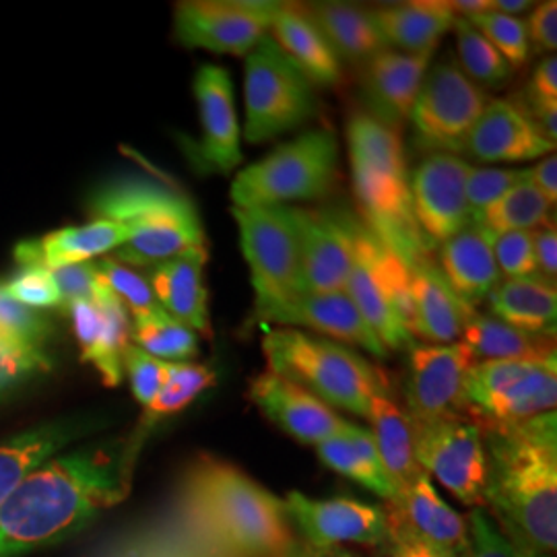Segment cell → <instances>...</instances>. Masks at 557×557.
<instances>
[{
    "instance_id": "1",
    "label": "cell",
    "mask_w": 557,
    "mask_h": 557,
    "mask_svg": "<svg viewBox=\"0 0 557 557\" xmlns=\"http://www.w3.org/2000/svg\"><path fill=\"white\" fill-rule=\"evenodd\" d=\"M140 436L50 458L0 504V557H23L83 531L128 496Z\"/></svg>"
},
{
    "instance_id": "2",
    "label": "cell",
    "mask_w": 557,
    "mask_h": 557,
    "mask_svg": "<svg viewBox=\"0 0 557 557\" xmlns=\"http://www.w3.org/2000/svg\"><path fill=\"white\" fill-rule=\"evenodd\" d=\"M556 411L479 428L487 455L485 499L499 531L529 554L556 556Z\"/></svg>"
},
{
    "instance_id": "3",
    "label": "cell",
    "mask_w": 557,
    "mask_h": 557,
    "mask_svg": "<svg viewBox=\"0 0 557 557\" xmlns=\"http://www.w3.org/2000/svg\"><path fill=\"white\" fill-rule=\"evenodd\" d=\"M176 504L236 557H285L296 543L283 502L221 458H195Z\"/></svg>"
},
{
    "instance_id": "4",
    "label": "cell",
    "mask_w": 557,
    "mask_h": 557,
    "mask_svg": "<svg viewBox=\"0 0 557 557\" xmlns=\"http://www.w3.org/2000/svg\"><path fill=\"white\" fill-rule=\"evenodd\" d=\"M354 193L366 227L407 267L432 259V244L413 215L409 172L397 128L368 112L347 124Z\"/></svg>"
},
{
    "instance_id": "5",
    "label": "cell",
    "mask_w": 557,
    "mask_h": 557,
    "mask_svg": "<svg viewBox=\"0 0 557 557\" xmlns=\"http://www.w3.org/2000/svg\"><path fill=\"white\" fill-rule=\"evenodd\" d=\"M89 211L96 220L128 230V239L114 250V260L124 267H156L207 246L195 202L156 180H112L94 195Z\"/></svg>"
},
{
    "instance_id": "6",
    "label": "cell",
    "mask_w": 557,
    "mask_h": 557,
    "mask_svg": "<svg viewBox=\"0 0 557 557\" xmlns=\"http://www.w3.org/2000/svg\"><path fill=\"white\" fill-rule=\"evenodd\" d=\"M271 372L296 382L329 407L368 418L372 397L388 382L368 359L331 338L296 329H275L262 338Z\"/></svg>"
},
{
    "instance_id": "7",
    "label": "cell",
    "mask_w": 557,
    "mask_h": 557,
    "mask_svg": "<svg viewBox=\"0 0 557 557\" xmlns=\"http://www.w3.org/2000/svg\"><path fill=\"white\" fill-rule=\"evenodd\" d=\"M338 172V143L331 131H310L242 170L232 184L234 207H287L331 193Z\"/></svg>"
},
{
    "instance_id": "8",
    "label": "cell",
    "mask_w": 557,
    "mask_h": 557,
    "mask_svg": "<svg viewBox=\"0 0 557 557\" xmlns=\"http://www.w3.org/2000/svg\"><path fill=\"white\" fill-rule=\"evenodd\" d=\"M345 294L388 351H411L416 338L409 267L356 221L354 267Z\"/></svg>"
},
{
    "instance_id": "9",
    "label": "cell",
    "mask_w": 557,
    "mask_h": 557,
    "mask_svg": "<svg viewBox=\"0 0 557 557\" xmlns=\"http://www.w3.org/2000/svg\"><path fill=\"white\" fill-rule=\"evenodd\" d=\"M467 418L478 428L512 425L556 411L557 356L483 359L465 384Z\"/></svg>"
},
{
    "instance_id": "10",
    "label": "cell",
    "mask_w": 557,
    "mask_h": 557,
    "mask_svg": "<svg viewBox=\"0 0 557 557\" xmlns=\"http://www.w3.org/2000/svg\"><path fill=\"white\" fill-rule=\"evenodd\" d=\"M250 267L255 317L301 294V227L296 207H234Z\"/></svg>"
},
{
    "instance_id": "11",
    "label": "cell",
    "mask_w": 557,
    "mask_h": 557,
    "mask_svg": "<svg viewBox=\"0 0 557 557\" xmlns=\"http://www.w3.org/2000/svg\"><path fill=\"white\" fill-rule=\"evenodd\" d=\"M244 108L248 143L277 139L317 114L314 85L269 36L246 57Z\"/></svg>"
},
{
    "instance_id": "12",
    "label": "cell",
    "mask_w": 557,
    "mask_h": 557,
    "mask_svg": "<svg viewBox=\"0 0 557 557\" xmlns=\"http://www.w3.org/2000/svg\"><path fill=\"white\" fill-rule=\"evenodd\" d=\"M490 96L469 79L455 57L430 64L411 119L419 145L430 153L462 156Z\"/></svg>"
},
{
    "instance_id": "13",
    "label": "cell",
    "mask_w": 557,
    "mask_h": 557,
    "mask_svg": "<svg viewBox=\"0 0 557 557\" xmlns=\"http://www.w3.org/2000/svg\"><path fill=\"white\" fill-rule=\"evenodd\" d=\"M411 423L419 467L438 479L458 502L483 504L487 455L478 425L465 416Z\"/></svg>"
},
{
    "instance_id": "14",
    "label": "cell",
    "mask_w": 557,
    "mask_h": 557,
    "mask_svg": "<svg viewBox=\"0 0 557 557\" xmlns=\"http://www.w3.org/2000/svg\"><path fill=\"white\" fill-rule=\"evenodd\" d=\"M278 2L186 0L174 11V34L186 48L248 57L269 36Z\"/></svg>"
},
{
    "instance_id": "15",
    "label": "cell",
    "mask_w": 557,
    "mask_h": 557,
    "mask_svg": "<svg viewBox=\"0 0 557 557\" xmlns=\"http://www.w3.org/2000/svg\"><path fill=\"white\" fill-rule=\"evenodd\" d=\"M478 358L465 343L416 345L409 351V370L405 380V411L411 421L465 416V384Z\"/></svg>"
},
{
    "instance_id": "16",
    "label": "cell",
    "mask_w": 557,
    "mask_h": 557,
    "mask_svg": "<svg viewBox=\"0 0 557 557\" xmlns=\"http://www.w3.org/2000/svg\"><path fill=\"white\" fill-rule=\"evenodd\" d=\"M473 165L450 153H428L409 174L413 215L428 242L444 244L471 225L467 178Z\"/></svg>"
},
{
    "instance_id": "17",
    "label": "cell",
    "mask_w": 557,
    "mask_h": 557,
    "mask_svg": "<svg viewBox=\"0 0 557 557\" xmlns=\"http://www.w3.org/2000/svg\"><path fill=\"white\" fill-rule=\"evenodd\" d=\"M283 508L301 541L314 547H341V543L384 547L391 535L386 510L359 499H312L292 492Z\"/></svg>"
},
{
    "instance_id": "18",
    "label": "cell",
    "mask_w": 557,
    "mask_h": 557,
    "mask_svg": "<svg viewBox=\"0 0 557 557\" xmlns=\"http://www.w3.org/2000/svg\"><path fill=\"white\" fill-rule=\"evenodd\" d=\"M301 294H341L354 267L356 220L331 211L298 209Z\"/></svg>"
},
{
    "instance_id": "19",
    "label": "cell",
    "mask_w": 557,
    "mask_h": 557,
    "mask_svg": "<svg viewBox=\"0 0 557 557\" xmlns=\"http://www.w3.org/2000/svg\"><path fill=\"white\" fill-rule=\"evenodd\" d=\"M248 397L264 418L271 419L285 434L301 444L319 446L326 440L341 436L349 423L319 397L271 370L250 382Z\"/></svg>"
},
{
    "instance_id": "20",
    "label": "cell",
    "mask_w": 557,
    "mask_h": 557,
    "mask_svg": "<svg viewBox=\"0 0 557 557\" xmlns=\"http://www.w3.org/2000/svg\"><path fill=\"white\" fill-rule=\"evenodd\" d=\"M259 322L310 329L324 337L356 345L374 358H388V349L361 317L358 306L345 292L341 294H299L257 317Z\"/></svg>"
},
{
    "instance_id": "21",
    "label": "cell",
    "mask_w": 557,
    "mask_h": 557,
    "mask_svg": "<svg viewBox=\"0 0 557 557\" xmlns=\"http://www.w3.org/2000/svg\"><path fill=\"white\" fill-rule=\"evenodd\" d=\"M64 308L73 322L81 359L100 372L106 386H119L124 379V351L131 345L126 308L106 287L96 301H71Z\"/></svg>"
},
{
    "instance_id": "22",
    "label": "cell",
    "mask_w": 557,
    "mask_h": 557,
    "mask_svg": "<svg viewBox=\"0 0 557 557\" xmlns=\"http://www.w3.org/2000/svg\"><path fill=\"white\" fill-rule=\"evenodd\" d=\"M94 557H236L178 504L108 541Z\"/></svg>"
},
{
    "instance_id": "23",
    "label": "cell",
    "mask_w": 557,
    "mask_h": 557,
    "mask_svg": "<svg viewBox=\"0 0 557 557\" xmlns=\"http://www.w3.org/2000/svg\"><path fill=\"white\" fill-rule=\"evenodd\" d=\"M195 98L202 126L200 163L207 170L227 174L242 161L238 112L230 73L218 64H202L195 77Z\"/></svg>"
},
{
    "instance_id": "24",
    "label": "cell",
    "mask_w": 557,
    "mask_h": 557,
    "mask_svg": "<svg viewBox=\"0 0 557 557\" xmlns=\"http://www.w3.org/2000/svg\"><path fill=\"white\" fill-rule=\"evenodd\" d=\"M556 147L517 100H490L465 143V153L483 163H518L552 156Z\"/></svg>"
},
{
    "instance_id": "25",
    "label": "cell",
    "mask_w": 557,
    "mask_h": 557,
    "mask_svg": "<svg viewBox=\"0 0 557 557\" xmlns=\"http://www.w3.org/2000/svg\"><path fill=\"white\" fill-rule=\"evenodd\" d=\"M434 54L382 50L363 64V91L374 119L397 128L411 119Z\"/></svg>"
},
{
    "instance_id": "26",
    "label": "cell",
    "mask_w": 557,
    "mask_h": 557,
    "mask_svg": "<svg viewBox=\"0 0 557 557\" xmlns=\"http://www.w3.org/2000/svg\"><path fill=\"white\" fill-rule=\"evenodd\" d=\"M384 510L386 517L397 520L413 535L442 552L455 557L467 554L469 520L440 498L428 473H421L405 490H400L395 502H391Z\"/></svg>"
},
{
    "instance_id": "27",
    "label": "cell",
    "mask_w": 557,
    "mask_h": 557,
    "mask_svg": "<svg viewBox=\"0 0 557 557\" xmlns=\"http://www.w3.org/2000/svg\"><path fill=\"white\" fill-rule=\"evenodd\" d=\"M409 275L413 338H423L430 345H450L460 341L465 324L478 310L457 298L434 260L423 259L411 264Z\"/></svg>"
},
{
    "instance_id": "28",
    "label": "cell",
    "mask_w": 557,
    "mask_h": 557,
    "mask_svg": "<svg viewBox=\"0 0 557 557\" xmlns=\"http://www.w3.org/2000/svg\"><path fill=\"white\" fill-rule=\"evenodd\" d=\"M207 246L186 250L151 267L149 285L161 308L195 333L211 337L209 294L205 287Z\"/></svg>"
},
{
    "instance_id": "29",
    "label": "cell",
    "mask_w": 557,
    "mask_h": 557,
    "mask_svg": "<svg viewBox=\"0 0 557 557\" xmlns=\"http://www.w3.org/2000/svg\"><path fill=\"white\" fill-rule=\"evenodd\" d=\"M128 230L120 223L94 220L79 227H64L38 239H25L15 246L21 267H41L59 271L114 252L128 239Z\"/></svg>"
},
{
    "instance_id": "30",
    "label": "cell",
    "mask_w": 557,
    "mask_h": 557,
    "mask_svg": "<svg viewBox=\"0 0 557 557\" xmlns=\"http://www.w3.org/2000/svg\"><path fill=\"white\" fill-rule=\"evenodd\" d=\"M269 38L292 60L312 85L335 87L343 81V66L304 4L278 2Z\"/></svg>"
},
{
    "instance_id": "31",
    "label": "cell",
    "mask_w": 557,
    "mask_h": 557,
    "mask_svg": "<svg viewBox=\"0 0 557 557\" xmlns=\"http://www.w3.org/2000/svg\"><path fill=\"white\" fill-rule=\"evenodd\" d=\"M438 269L450 289L475 308L499 283L492 236L475 223L440 244Z\"/></svg>"
},
{
    "instance_id": "32",
    "label": "cell",
    "mask_w": 557,
    "mask_h": 557,
    "mask_svg": "<svg viewBox=\"0 0 557 557\" xmlns=\"http://www.w3.org/2000/svg\"><path fill=\"white\" fill-rule=\"evenodd\" d=\"M386 48L403 54H434L440 40L455 29L457 15L446 0H413L372 11Z\"/></svg>"
},
{
    "instance_id": "33",
    "label": "cell",
    "mask_w": 557,
    "mask_h": 557,
    "mask_svg": "<svg viewBox=\"0 0 557 557\" xmlns=\"http://www.w3.org/2000/svg\"><path fill=\"white\" fill-rule=\"evenodd\" d=\"M89 419H62L44 423L0 446V504L32 471L48 462L71 440L94 430Z\"/></svg>"
},
{
    "instance_id": "34",
    "label": "cell",
    "mask_w": 557,
    "mask_h": 557,
    "mask_svg": "<svg viewBox=\"0 0 557 557\" xmlns=\"http://www.w3.org/2000/svg\"><path fill=\"white\" fill-rule=\"evenodd\" d=\"M308 17L317 23L338 60L366 64L386 48L372 11L349 2H312L304 4Z\"/></svg>"
},
{
    "instance_id": "35",
    "label": "cell",
    "mask_w": 557,
    "mask_h": 557,
    "mask_svg": "<svg viewBox=\"0 0 557 557\" xmlns=\"http://www.w3.org/2000/svg\"><path fill=\"white\" fill-rule=\"evenodd\" d=\"M366 419L372 425L370 434L374 436L384 469L388 478L393 479L398 494L413 479L425 473L416 458L411 418L393 398L391 388H386L372 397Z\"/></svg>"
},
{
    "instance_id": "36",
    "label": "cell",
    "mask_w": 557,
    "mask_h": 557,
    "mask_svg": "<svg viewBox=\"0 0 557 557\" xmlns=\"http://www.w3.org/2000/svg\"><path fill=\"white\" fill-rule=\"evenodd\" d=\"M490 317L533 335H556L557 289L533 275L506 278L487 296Z\"/></svg>"
},
{
    "instance_id": "37",
    "label": "cell",
    "mask_w": 557,
    "mask_h": 557,
    "mask_svg": "<svg viewBox=\"0 0 557 557\" xmlns=\"http://www.w3.org/2000/svg\"><path fill=\"white\" fill-rule=\"evenodd\" d=\"M319 458L333 471L358 481L388 504L397 498V487L388 478L380 458L374 436L356 423H347L341 436L326 440L317 446Z\"/></svg>"
},
{
    "instance_id": "38",
    "label": "cell",
    "mask_w": 557,
    "mask_h": 557,
    "mask_svg": "<svg viewBox=\"0 0 557 557\" xmlns=\"http://www.w3.org/2000/svg\"><path fill=\"white\" fill-rule=\"evenodd\" d=\"M460 343L479 359L556 358V335H533L475 312L465 324Z\"/></svg>"
},
{
    "instance_id": "39",
    "label": "cell",
    "mask_w": 557,
    "mask_h": 557,
    "mask_svg": "<svg viewBox=\"0 0 557 557\" xmlns=\"http://www.w3.org/2000/svg\"><path fill=\"white\" fill-rule=\"evenodd\" d=\"M552 211L554 207L549 200L529 180H524L496 202H492L473 223L483 227L490 236L508 232H535L554 223L549 220Z\"/></svg>"
},
{
    "instance_id": "40",
    "label": "cell",
    "mask_w": 557,
    "mask_h": 557,
    "mask_svg": "<svg viewBox=\"0 0 557 557\" xmlns=\"http://www.w3.org/2000/svg\"><path fill=\"white\" fill-rule=\"evenodd\" d=\"M131 338L153 358L182 363L199 356V337L184 322L168 314L161 306L151 312L133 317Z\"/></svg>"
},
{
    "instance_id": "41",
    "label": "cell",
    "mask_w": 557,
    "mask_h": 557,
    "mask_svg": "<svg viewBox=\"0 0 557 557\" xmlns=\"http://www.w3.org/2000/svg\"><path fill=\"white\" fill-rule=\"evenodd\" d=\"M215 382H218V372L209 366L190 363V361L170 363L168 380L161 386L158 397L145 407V416H143V423H140L137 434L145 438V432L153 423H158L161 418L174 416L182 409H186L195 398L199 397L200 393L211 388Z\"/></svg>"
},
{
    "instance_id": "42",
    "label": "cell",
    "mask_w": 557,
    "mask_h": 557,
    "mask_svg": "<svg viewBox=\"0 0 557 557\" xmlns=\"http://www.w3.org/2000/svg\"><path fill=\"white\" fill-rule=\"evenodd\" d=\"M458 66L483 91L498 89L512 79V69L498 50L467 20H457Z\"/></svg>"
},
{
    "instance_id": "43",
    "label": "cell",
    "mask_w": 557,
    "mask_h": 557,
    "mask_svg": "<svg viewBox=\"0 0 557 557\" xmlns=\"http://www.w3.org/2000/svg\"><path fill=\"white\" fill-rule=\"evenodd\" d=\"M467 21L498 50L502 59L506 60L508 66L512 69V73L529 64L531 41H529L524 21L510 17V15H502L496 11H487V13H481L475 17H469Z\"/></svg>"
},
{
    "instance_id": "44",
    "label": "cell",
    "mask_w": 557,
    "mask_h": 557,
    "mask_svg": "<svg viewBox=\"0 0 557 557\" xmlns=\"http://www.w3.org/2000/svg\"><path fill=\"white\" fill-rule=\"evenodd\" d=\"M96 277L101 285L119 299L120 304L131 312L133 317H139L145 312L156 310L160 304L153 296V289L149 285V278L143 277L137 271L120 264L114 259H101L94 262Z\"/></svg>"
},
{
    "instance_id": "45",
    "label": "cell",
    "mask_w": 557,
    "mask_h": 557,
    "mask_svg": "<svg viewBox=\"0 0 557 557\" xmlns=\"http://www.w3.org/2000/svg\"><path fill=\"white\" fill-rule=\"evenodd\" d=\"M524 180H529V170L471 168L467 178V205L471 221L478 220L492 202H496Z\"/></svg>"
},
{
    "instance_id": "46",
    "label": "cell",
    "mask_w": 557,
    "mask_h": 557,
    "mask_svg": "<svg viewBox=\"0 0 557 557\" xmlns=\"http://www.w3.org/2000/svg\"><path fill=\"white\" fill-rule=\"evenodd\" d=\"M50 335L48 320L11 298L0 283V338L41 349Z\"/></svg>"
},
{
    "instance_id": "47",
    "label": "cell",
    "mask_w": 557,
    "mask_h": 557,
    "mask_svg": "<svg viewBox=\"0 0 557 557\" xmlns=\"http://www.w3.org/2000/svg\"><path fill=\"white\" fill-rule=\"evenodd\" d=\"M50 370L44 349L0 338V397L15 391L25 380Z\"/></svg>"
},
{
    "instance_id": "48",
    "label": "cell",
    "mask_w": 557,
    "mask_h": 557,
    "mask_svg": "<svg viewBox=\"0 0 557 557\" xmlns=\"http://www.w3.org/2000/svg\"><path fill=\"white\" fill-rule=\"evenodd\" d=\"M122 363H124V374H128L131 380L133 395L140 405L147 407L153 398L158 397L161 386L165 384L172 361L153 358L137 345H128Z\"/></svg>"
},
{
    "instance_id": "49",
    "label": "cell",
    "mask_w": 557,
    "mask_h": 557,
    "mask_svg": "<svg viewBox=\"0 0 557 557\" xmlns=\"http://www.w3.org/2000/svg\"><path fill=\"white\" fill-rule=\"evenodd\" d=\"M492 248H494L499 275L506 278L537 275L533 232H508V234L492 236Z\"/></svg>"
},
{
    "instance_id": "50",
    "label": "cell",
    "mask_w": 557,
    "mask_h": 557,
    "mask_svg": "<svg viewBox=\"0 0 557 557\" xmlns=\"http://www.w3.org/2000/svg\"><path fill=\"white\" fill-rule=\"evenodd\" d=\"M469 520V547L465 557H529L499 531L485 508H475Z\"/></svg>"
},
{
    "instance_id": "51",
    "label": "cell",
    "mask_w": 557,
    "mask_h": 557,
    "mask_svg": "<svg viewBox=\"0 0 557 557\" xmlns=\"http://www.w3.org/2000/svg\"><path fill=\"white\" fill-rule=\"evenodd\" d=\"M4 289L27 308L62 306L52 273L41 267H21V271L4 283Z\"/></svg>"
},
{
    "instance_id": "52",
    "label": "cell",
    "mask_w": 557,
    "mask_h": 557,
    "mask_svg": "<svg viewBox=\"0 0 557 557\" xmlns=\"http://www.w3.org/2000/svg\"><path fill=\"white\" fill-rule=\"evenodd\" d=\"M59 289L62 306L71 301H96L103 292L100 278L96 277L94 262L71 264L59 271H50Z\"/></svg>"
},
{
    "instance_id": "53",
    "label": "cell",
    "mask_w": 557,
    "mask_h": 557,
    "mask_svg": "<svg viewBox=\"0 0 557 557\" xmlns=\"http://www.w3.org/2000/svg\"><path fill=\"white\" fill-rule=\"evenodd\" d=\"M524 108L533 110H547L557 108V59L545 57L539 62L533 79L524 89V100H518Z\"/></svg>"
},
{
    "instance_id": "54",
    "label": "cell",
    "mask_w": 557,
    "mask_h": 557,
    "mask_svg": "<svg viewBox=\"0 0 557 557\" xmlns=\"http://www.w3.org/2000/svg\"><path fill=\"white\" fill-rule=\"evenodd\" d=\"M531 46L541 54H552L557 48V2H541L533 9L529 21H524Z\"/></svg>"
},
{
    "instance_id": "55",
    "label": "cell",
    "mask_w": 557,
    "mask_h": 557,
    "mask_svg": "<svg viewBox=\"0 0 557 557\" xmlns=\"http://www.w3.org/2000/svg\"><path fill=\"white\" fill-rule=\"evenodd\" d=\"M388 527H391V535L384 545L388 557H455L425 543L423 539L413 535L407 527H403L393 518H388Z\"/></svg>"
},
{
    "instance_id": "56",
    "label": "cell",
    "mask_w": 557,
    "mask_h": 557,
    "mask_svg": "<svg viewBox=\"0 0 557 557\" xmlns=\"http://www.w3.org/2000/svg\"><path fill=\"white\" fill-rule=\"evenodd\" d=\"M533 248L537 259V275L556 285L557 277V232L556 223H549L533 232Z\"/></svg>"
},
{
    "instance_id": "57",
    "label": "cell",
    "mask_w": 557,
    "mask_h": 557,
    "mask_svg": "<svg viewBox=\"0 0 557 557\" xmlns=\"http://www.w3.org/2000/svg\"><path fill=\"white\" fill-rule=\"evenodd\" d=\"M529 182L537 188L539 193L556 207L557 200V158L545 156L533 170H529Z\"/></svg>"
},
{
    "instance_id": "58",
    "label": "cell",
    "mask_w": 557,
    "mask_h": 557,
    "mask_svg": "<svg viewBox=\"0 0 557 557\" xmlns=\"http://www.w3.org/2000/svg\"><path fill=\"white\" fill-rule=\"evenodd\" d=\"M285 557H361L345 547H314L304 541H296Z\"/></svg>"
},
{
    "instance_id": "59",
    "label": "cell",
    "mask_w": 557,
    "mask_h": 557,
    "mask_svg": "<svg viewBox=\"0 0 557 557\" xmlns=\"http://www.w3.org/2000/svg\"><path fill=\"white\" fill-rule=\"evenodd\" d=\"M533 9L531 0H494V11L502 13V15H510L517 17L520 13Z\"/></svg>"
},
{
    "instance_id": "60",
    "label": "cell",
    "mask_w": 557,
    "mask_h": 557,
    "mask_svg": "<svg viewBox=\"0 0 557 557\" xmlns=\"http://www.w3.org/2000/svg\"><path fill=\"white\" fill-rule=\"evenodd\" d=\"M529 557H556V556H545V554H529Z\"/></svg>"
}]
</instances>
